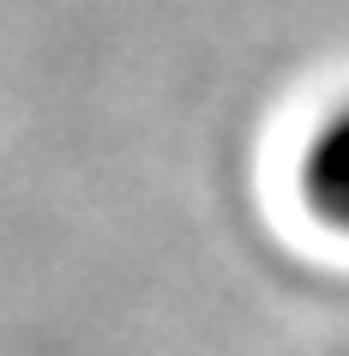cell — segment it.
<instances>
[{"label": "cell", "instance_id": "1", "mask_svg": "<svg viewBox=\"0 0 349 356\" xmlns=\"http://www.w3.org/2000/svg\"><path fill=\"white\" fill-rule=\"evenodd\" d=\"M307 188L337 224H349V115L325 133V145H319V157L307 169Z\"/></svg>", "mask_w": 349, "mask_h": 356}]
</instances>
